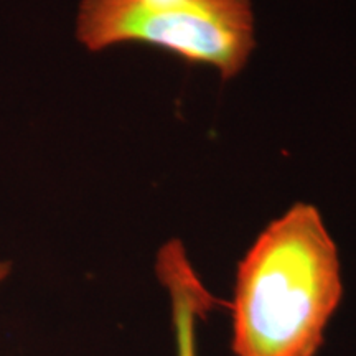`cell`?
Here are the masks:
<instances>
[{"mask_svg":"<svg viewBox=\"0 0 356 356\" xmlns=\"http://www.w3.org/2000/svg\"><path fill=\"white\" fill-rule=\"evenodd\" d=\"M181 355H184V356H191V355H193V351H191V345H188V343L184 345V350H181Z\"/></svg>","mask_w":356,"mask_h":356,"instance_id":"obj_4","label":"cell"},{"mask_svg":"<svg viewBox=\"0 0 356 356\" xmlns=\"http://www.w3.org/2000/svg\"><path fill=\"white\" fill-rule=\"evenodd\" d=\"M76 37L86 50L145 43L229 79L254 50L249 0H83Z\"/></svg>","mask_w":356,"mask_h":356,"instance_id":"obj_2","label":"cell"},{"mask_svg":"<svg viewBox=\"0 0 356 356\" xmlns=\"http://www.w3.org/2000/svg\"><path fill=\"white\" fill-rule=\"evenodd\" d=\"M343 286L318 210L297 203L270 222L238 266L234 356H317Z\"/></svg>","mask_w":356,"mask_h":356,"instance_id":"obj_1","label":"cell"},{"mask_svg":"<svg viewBox=\"0 0 356 356\" xmlns=\"http://www.w3.org/2000/svg\"><path fill=\"white\" fill-rule=\"evenodd\" d=\"M10 270H12L10 261L0 259V286H2V284L7 280L8 275H10Z\"/></svg>","mask_w":356,"mask_h":356,"instance_id":"obj_3","label":"cell"}]
</instances>
